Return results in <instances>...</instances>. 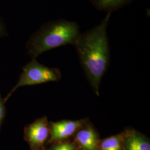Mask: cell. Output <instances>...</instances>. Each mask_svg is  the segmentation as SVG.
<instances>
[{"instance_id":"cell-13","label":"cell","mask_w":150,"mask_h":150,"mask_svg":"<svg viewBox=\"0 0 150 150\" xmlns=\"http://www.w3.org/2000/svg\"></svg>"},{"instance_id":"cell-7","label":"cell","mask_w":150,"mask_h":150,"mask_svg":"<svg viewBox=\"0 0 150 150\" xmlns=\"http://www.w3.org/2000/svg\"><path fill=\"white\" fill-rule=\"evenodd\" d=\"M122 134V150H150L149 139L141 133L133 129H126Z\"/></svg>"},{"instance_id":"cell-8","label":"cell","mask_w":150,"mask_h":150,"mask_svg":"<svg viewBox=\"0 0 150 150\" xmlns=\"http://www.w3.org/2000/svg\"><path fill=\"white\" fill-rule=\"evenodd\" d=\"M97 9L110 12L127 4L131 0H90Z\"/></svg>"},{"instance_id":"cell-12","label":"cell","mask_w":150,"mask_h":150,"mask_svg":"<svg viewBox=\"0 0 150 150\" xmlns=\"http://www.w3.org/2000/svg\"><path fill=\"white\" fill-rule=\"evenodd\" d=\"M4 31V26H3L2 24L1 23V22H0V35L3 33Z\"/></svg>"},{"instance_id":"cell-3","label":"cell","mask_w":150,"mask_h":150,"mask_svg":"<svg viewBox=\"0 0 150 150\" xmlns=\"http://www.w3.org/2000/svg\"><path fill=\"white\" fill-rule=\"evenodd\" d=\"M61 77V74L59 69L48 67L40 64L36 59H32L23 68L17 83L3 100V101L5 103L19 87L57 81L60 80Z\"/></svg>"},{"instance_id":"cell-4","label":"cell","mask_w":150,"mask_h":150,"mask_svg":"<svg viewBox=\"0 0 150 150\" xmlns=\"http://www.w3.org/2000/svg\"><path fill=\"white\" fill-rule=\"evenodd\" d=\"M49 136L50 122L46 116L36 120L24 129V138L31 150H45L44 144Z\"/></svg>"},{"instance_id":"cell-5","label":"cell","mask_w":150,"mask_h":150,"mask_svg":"<svg viewBox=\"0 0 150 150\" xmlns=\"http://www.w3.org/2000/svg\"><path fill=\"white\" fill-rule=\"evenodd\" d=\"M88 119L79 120H61L58 122H50L49 143H54L67 140L75 135L81 127L87 122Z\"/></svg>"},{"instance_id":"cell-10","label":"cell","mask_w":150,"mask_h":150,"mask_svg":"<svg viewBox=\"0 0 150 150\" xmlns=\"http://www.w3.org/2000/svg\"><path fill=\"white\" fill-rule=\"evenodd\" d=\"M77 147L74 142L64 140L52 143L49 150H76Z\"/></svg>"},{"instance_id":"cell-11","label":"cell","mask_w":150,"mask_h":150,"mask_svg":"<svg viewBox=\"0 0 150 150\" xmlns=\"http://www.w3.org/2000/svg\"><path fill=\"white\" fill-rule=\"evenodd\" d=\"M4 103H5L3 101V100L1 97V92H0V127H1L2 122L4 120V118L5 117V114Z\"/></svg>"},{"instance_id":"cell-1","label":"cell","mask_w":150,"mask_h":150,"mask_svg":"<svg viewBox=\"0 0 150 150\" xmlns=\"http://www.w3.org/2000/svg\"><path fill=\"white\" fill-rule=\"evenodd\" d=\"M111 16L107 12L101 23L90 30L80 34L74 45L81 64L96 94L108 64L110 51L107 28Z\"/></svg>"},{"instance_id":"cell-2","label":"cell","mask_w":150,"mask_h":150,"mask_svg":"<svg viewBox=\"0 0 150 150\" xmlns=\"http://www.w3.org/2000/svg\"><path fill=\"white\" fill-rule=\"evenodd\" d=\"M78 24L59 20L51 22L33 35L28 43V54L36 59L43 52L69 44L74 45L80 35Z\"/></svg>"},{"instance_id":"cell-6","label":"cell","mask_w":150,"mask_h":150,"mask_svg":"<svg viewBox=\"0 0 150 150\" xmlns=\"http://www.w3.org/2000/svg\"><path fill=\"white\" fill-rule=\"evenodd\" d=\"M100 141L96 129L88 121L75 134L74 144L80 150H98Z\"/></svg>"},{"instance_id":"cell-9","label":"cell","mask_w":150,"mask_h":150,"mask_svg":"<svg viewBox=\"0 0 150 150\" xmlns=\"http://www.w3.org/2000/svg\"><path fill=\"white\" fill-rule=\"evenodd\" d=\"M122 149L123 134L122 132L100 140L98 150H122Z\"/></svg>"}]
</instances>
